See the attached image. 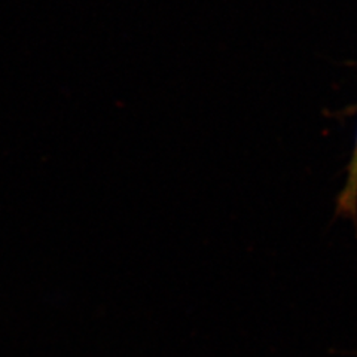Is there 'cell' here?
I'll list each match as a JSON object with an SVG mask.
<instances>
[{
    "mask_svg": "<svg viewBox=\"0 0 357 357\" xmlns=\"http://www.w3.org/2000/svg\"><path fill=\"white\" fill-rule=\"evenodd\" d=\"M345 178L347 181L338 199V211L345 216H353L357 211V139Z\"/></svg>",
    "mask_w": 357,
    "mask_h": 357,
    "instance_id": "obj_1",
    "label": "cell"
}]
</instances>
